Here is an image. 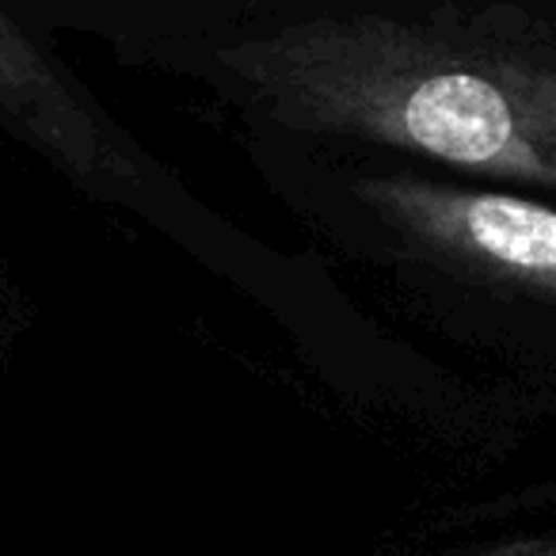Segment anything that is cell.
Masks as SVG:
<instances>
[{
	"label": "cell",
	"instance_id": "1",
	"mask_svg": "<svg viewBox=\"0 0 556 556\" xmlns=\"http://www.w3.org/2000/svg\"><path fill=\"white\" fill-rule=\"evenodd\" d=\"M500 12L282 20L210 50L248 115L556 194V39Z\"/></svg>",
	"mask_w": 556,
	"mask_h": 556
},
{
	"label": "cell",
	"instance_id": "4",
	"mask_svg": "<svg viewBox=\"0 0 556 556\" xmlns=\"http://www.w3.org/2000/svg\"><path fill=\"white\" fill-rule=\"evenodd\" d=\"M480 556H556V538H541V541H518V545H503L492 553Z\"/></svg>",
	"mask_w": 556,
	"mask_h": 556
},
{
	"label": "cell",
	"instance_id": "2",
	"mask_svg": "<svg viewBox=\"0 0 556 556\" xmlns=\"http://www.w3.org/2000/svg\"><path fill=\"white\" fill-rule=\"evenodd\" d=\"M374 222L408 260L480 290L556 309V206L503 187H469L419 172L355 184Z\"/></svg>",
	"mask_w": 556,
	"mask_h": 556
},
{
	"label": "cell",
	"instance_id": "3",
	"mask_svg": "<svg viewBox=\"0 0 556 556\" xmlns=\"http://www.w3.org/2000/svg\"><path fill=\"white\" fill-rule=\"evenodd\" d=\"M0 126L85 187L118 184L130 161L85 88L0 9Z\"/></svg>",
	"mask_w": 556,
	"mask_h": 556
}]
</instances>
